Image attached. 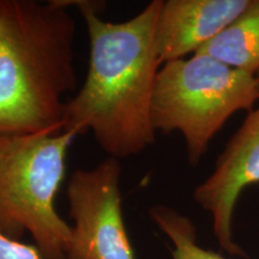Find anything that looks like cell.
Instances as JSON below:
<instances>
[{
  "instance_id": "cell-1",
  "label": "cell",
  "mask_w": 259,
  "mask_h": 259,
  "mask_svg": "<svg viewBox=\"0 0 259 259\" xmlns=\"http://www.w3.org/2000/svg\"><path fill=\"white\" fill-rule=\"evenodd\" d=\"M66 3L85 19L90 54L85 82L66 102L63 131H90L116 160L138 155L156 138L151 101L162 66L155 42L162 0L119 23L100 17L103 3Z\"/></svg>"
},
{
  "instance_id": "cell-2",
  "label": "cell",
  "mask_w": 259,
  "mask_h": 259,
  "mask_svg": "<svg viewBox=\"0 0 259 259\" xmlns=\"http://www.w3.org/2000/svg\"><path fill=\"white\" fill-rule=\"evenodd\" d=\"M64 0H0V135L63 131L77 85L76 22Z\"/></svg>"
},
{
  "instance_id": "cell-3",
  "label": "cell",
  "mask_w": 259,
  "mask_h": 259,
  "mask_svg": "<svg viewBox=\"0 0 259 259\" xmlns=\"http://www.w3.org/2000/svg\"><path fill=\"white\" fill-rule=\"evenodd\" d=\"M76 137L0 135V232L16 240L30 233L46 259H67L72 244V227L58 213L56 198Z\"/></svg>"
},
{
  "instance_id": "cell-4",
  "label": "cell",
  "mask_w": 259,
  "mask_h": 259,
  "mask_svg": "<svg viewBox=\"0 0 259 259\" xmlns=\"http://www.w3.org/2000/svg\"><path fill=\"white\" fill-rule=\"evenodd\" d=\"M257 101L254 74L196 53L161 66L151 101V122L156 132L183 135L187 161L194 167L228 119L239 111H253Z\"/></svg>"
},
{
  "instance_id": "cell-5",
  "label": "cell",
  "mask_w": 259,
  "mask_h": 259,
  "mask_svg": "<svg viewBox=\"0 0 259 259\" xmlns=\"http://www.w3.org/2000/svg\"><path fill=\"white\" fill-rule=\"evenodd\" d=\"M122 168L108 157L89 169H77L67 184L72 244L67 259H136L121 208Z\"/></svg>"
},
{
  "instance_id": "cell-6",
  "label": "cell",
  "mask_w": 259,
  "mask_h": 259,
  "mask_svg": "<svg viewBox=\"0 0 259 259\" xmlns=\"http://www.w3.org/2000/svg\"><path fill=\"white\" fill-rule=\"evenodd\" d=\"M255 184H259V107L248 112L216 160L215 169L193 192V199L211 213L216 240L229 254L244 255L233 238V215L242 191Z\"/></svg>"
},
{
  "instance_id": "cell-7",
  "label": "cell",
  "mask_w": 259,
  "mask_h": 259,
  "mask_svg": "<svg viewBox=\"0 0 259 259\" xmlns=\"http://www.w3.org/2000/svg\"><path fill=\"white\" fill-rule=\"evenodd\" d=\"M253 0H162L155 42L161 64L196 54Z\"/></svg>"
},
{
  "instance_id": "cell-8",
  "label": "cell",
  "mask_w": 259,
  "mask_h": 259,
  "mask_svg": "<svg viewBox=\"0 0 259 259\" xmlns=\"http://www.w3.org/2000/svg\"><path fill=\"white\" fill-rule=\"evenodd\" d=\"M197 53L257 76L259 72V0Z\"/></svg>"
},
{
  "instance_id": "cell-9",
  "label": "cell",
  "mask_w": 259,
  "mask_h": 259,
  "mask_svg": "<svg viewBox=\"0 0 259 259\" xmlns=\"http://www.w3.org/2000/svg\"><path fill=\"white\" fill-rule=\"evenodd\" d=\"M150 216L173 244V259H226L199 246L193 222L176 209L155 205L150 208Z\"/></svg>"
},
{
  "instance_id": "cell-10",
  "label": "cell",
  "mask_w": 259,
  "mask_h": 259,
  "mask_svg": "<svg viewBox=\"0 0 259 259\" xmlns=\"http://www.w3.org/2000/svg\"><path fill=\"white\" fill-rule=\"evenodd\" d=\"M0 259H46L36 246L27 245L0 232Z\"/></svg>"
},
{
  "instance_id": "cell-11",
  "label": "cell",
  "mask_w": 259,
  "mask_h": 259,
  "mask_svg": "<svg viewBox=\"0 0 259 259\" xmlns=\"http://www.w3.org/2000/svg\"><path fill=\"white\" fill-rule=\"evenodd\" d=\"M255 77H257V83H258V89H259V72L257 73V76Z\"/></svg>"
}]
</instances>
